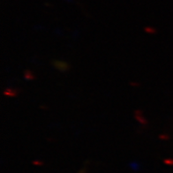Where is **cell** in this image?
Returning a JSON list of instances; mask_svg holds the SVG:
<instances>
[{
	"mask_svg": "<svg viewBox=\"0 0 173 173\" xmlns=\"http://www.w3.org/2000/svg\"><path fill=\"white\" fill-rule=\"evenodd\" d=\"M135 117H136V119H137L138 121H139L140 123H141L142 125H147V124H148L147 119L142 116L141 111H140V110L135 111Z\"/></svg>",
	"mask_w": 173,
	"mask_h": 173,
	"instance_id": "obj_1",
	"label": "cell"
},
{
	"mask_svg": "<svg viewBox=\"0 0 173 173\" xmlns=\"http://www.w3.org/2000/svg\"><path fill=\"white\" fill-rule=\"evenodd\" d=\"M54 65H55V67H57L61 71H66L69 69V65L67 64L60 62V61H54Z\"/></svg>",
	"mask_w": 173,
	"mask_h": 173,
	"instance_id": "obj_2",
	"label": "cell"
},
{
	"mask_svg": "<svg viewBox=\"0 0 173 173\" xmlns=\"http://www.w3.org/2000/svg\"><path fill=\"white\" fill-rule=\"evenodd\" d=\"M5 95H8V96H15L17 95V92L15 89H7L5 91Z\"/></svg>",
	"mask_w": 173,
	"mask_h": 173,
	"instance_id": "obj_3",
	"label": "cell"
},
{
	"mask_svg": "<svg viewBox=\"0 0 173 173\" xmlns=\"http://www.w3.org/2000/svg\"><path fill=\"white\" fill-rule=\"evenodd\" d=\"M25 78L27 80H33V79H34V76L32 74V73L30 71H26V73H25Z\"/></svg>",
	"mask_w": 173,
	"mask_h": 173,
	"instance_id": "obj_4",
	"label": "cell"
},
{
	"mask_svg": "<svg viewBox=\"0 0 173 173\" xmlns=\"http://www.w3.org/2000/svg\"><path fill=\"white\" fill-rule=\"evenodd\" d=\"M145 30H146V32L150 33V34H154L155 32H157V30H155L154 28H153V27H146Z\"/></svg>",
	"mask_w": 173,
	"mask_h": 173,
	"instance_id": "obj_5",
	"label": "cell"
}]
</instances>
